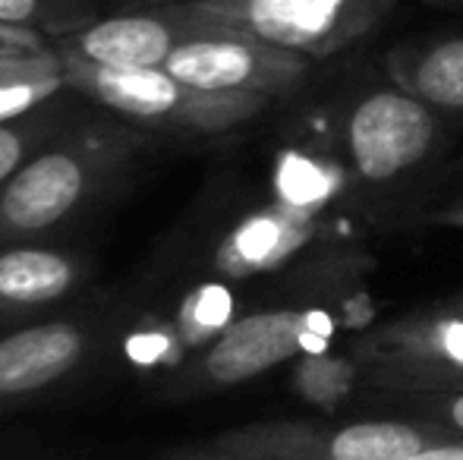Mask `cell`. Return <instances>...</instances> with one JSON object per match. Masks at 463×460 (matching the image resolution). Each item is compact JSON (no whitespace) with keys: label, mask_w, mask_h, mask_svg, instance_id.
<instances>
[{"label":"cell","mask_w":463,"mask_h":460,"mask_svg":"<svg viewBox=\"0 0 463 460\" xmlns=\"http://www.w3.org/2000/svg\"><path fill=\"white\" fill-rule=\"evenodd\" d=\"M63 89H67L63 67L4 80L0 82V123L16 120V117L35 111L38 105H44V101H51L54 95H61Z\"/></svg>","instance_id":"obj_21"},{"label":"cell","mask_w":463,"mask_h":460,"mask_svg":"<svg viewBox=\"0 0 463 460\" xmlns=\"http://www.w3.org/2000/svg\"><path fill=\"white\" fill-rule=\"evenodd\" d=\"M63 67L54 48L42 51V54H19V57H0V82L13 80V76H29L42 73V70H57Z\"/></svg>","instance_id":"obj_22"},{"label":"cell","mask_w":463,"mask_h":460,"mask_svg":"<svg viewBox=\"0 0 463 460\" xmlns=\"http://www.w3.org/2000/svg\"><path fill=\"white\" fill-rule=\"evenodd\" d=\"M394 413L422 419L429 426L451 432L463 438V388H445V391H391Z\"/></svg>","instance_id":"obj_20"},{"label":"cell","mask_w":463,"mask_h":460,"mask_svg":"<svg viewBox=\"0 0 463 460\" xmlns=\"http://www.w3.org/2000/svg\"><path fill=\"white\" fill-rule=\"evenodd\" d=\"M366 381L360 356H341V353H303L297 356L290 372V385L299 398L316 410H335L350 394Z\"/></svg>","instance_id":"obj_18"},{"label":"cell","mask_w":463,"mask_h":460,"mask_svg":"<svg viewBox=\"0 0 463 460\" xmlns=\"http://www.w3.org/2000/svg\"><path fill=\"white\" fill-rule=\"evenodd\" d=\"M61 63L67 89L148 133L221 136L256 120L275 101L246 92H208L189 86L165 67L108 70L73 57H61Z\"/></svg>","instance_id":"obj_2"},{"label":"cell","mask_w":463,"mask_h":460,"mask_svg":"<svg viewBox=\"0 0 463 460\" xmlns=\"http://www.w3.org/2000/svg\"><path fill=\"white\" fill-rule=\"evenodd\" d=\"M101 19L98 0H0V25L25 29L57 42Z\"/></svg>","instance_id":"obj_19"},{"label":"cell","mask_w":463,"mask_h":460,"mask_svg":"<svg viewBox=\"0 0 463 460\" xmlns=\"http://www.w3.org/2000/svg\"><path fill=\"white\" fill-rule=\"evenodd\" d=\"M439 142V111L394 82L363 92L341 120V161L350 186L372 192L407 186L435 158Z\"/></svg>","instance_id":"obj_4"},{"label":"cell","mask_w":463,"mask_h":460,"mask_svg":"<svg viewBox=\"0 0 463 460\" xmlns=\"http://www.w3.org/2000/svg\"><path fill=\"white\" fill-rule=\"evenodd\" d=\"M152 133L117 114L82 111L0 186V246L51 243L129 177Z\"/></svg>","instance_id":"obj_1"},{"label":"cell","mask_w":463,"mask_h":460,"mask_svg":"<svg viewBox=\"0 0 463 460\" xmlns=\"http://www.w3.org/2000/svg\"><path fill=\"white\" fill-rule=\"evenodd\" d=\"M214 16H208L195 0L180 4L133 6V10L101 16L98 23L73 32L67 38L51 42L61 57H73L82 63L108 70H152L165 67L167 57L189 38L218 29Z\"/></svg>","instance_id":"obj_10"},{"label":"cell","mask_w":463,"mask_h":460,"mask_svg":"<svg viewBox=\"0 0 463 460\" xmlns=\"http://www.w3.org/2000/svg\"><path fill=\"white\" fill-rule=\"evenodd\" d=\"M429 221L432 224H445V228H460L463 230V196L454 199V202L441 205V209H435L432 215H429Z\"/></svg>","instance_id":"obj_25"},{"label":"cell","mask_w":463,"mask_h":460,"mask_svg":"<svg viewBox=\"0 0 463 460\" xmlns=\"http://www.w3.org/2000/svg\"><path fill=\"white\" fill-rule=\"evenodd\" d=\"M117 309H63L0 332V417L80 379L108 350Z\"/></svg>","instance_id":"obj_6"},{"label":"cell","mask_w":463,"mask_h":460,"mask_svg":"<svg viewBox=\"0 0 463 460\" xmlns=\"http://www.w3.org/2000/svg\"><path fill=\"white\" fill-rule=\"evenodd\" d=\"M316 237V218L280 202L246 211L231 224L208 252V271L224 281H250L287 265Z\"/></svg>","instance_id":"obj_12"},{"label":"cell","mask_w":463,"mask_h":460,"mask_svg":"<svg viewBox=\"0 0 463 460\" xmlns=\"http://www.w3.org/2000/svg\"><path fill=\"white\" fill-rule=\"evenodd\" d=\"M167 313H171L174 325H177L180 338L193 356L212 341H218L243 315L233 281H224V277H208V281L186 287Z\"/></svg>","instance_id":"obj_16"},{"label":"cell","mask_w":463,"mask_h":460,"mask_svg":"<svg viewBox=\"0 0 463 460\" xmlns=\"http://www.w3.org/2000/svg\"><path fill=\"white\" fill-rule=\"evenodd\" d=\"M391 82L445 114H463V35L397 44L384 57Z\"/></svg>","instance_id":"obj_14"},{"label":"cell","mask_w":463,"mask_h":460,"mask_svg":"<svg viewBox=\"0 0 463 460\" xmlns=\"http://www.w3.org/2000/svg\"><path fill=\"white\" fill-rule=\"evenodd\" d=\"M95 258L61 243L0 246V332L70 309L89 290Z\"/></svg>","instance_id":"obj_11"},{"label":"cell","mask_w":463,"mask_h":460,"mask_svg":"<svg viewBox=\"0 0 463 460\" xmlns=\"http://www.w3.org/2000/svg\"><path fill=\"white\" fill-rule=\"evenodd\" d=\"M80 95L73 89H63L51 101L38 105L35 111L16 117V120L0 123V186L44 146L54 139L61 129H67L82 114Z\"/></svg>","instance_id":"obj_17"},{"label":"cell","mask_w":463,"mask_h":460,"mask_svg":"<svg viewBox=\"0 0 463 460\" xmlns=\"http://www.w3.org/2000/svg\"><path fill=\"white\" fill-rule=\"evenodd\" d=\"M208 16L262 42L322 61L391 13L394 0H195Z\"/></svg>","instance_id":"obj_8"},{"label":"cell","mask_w":463,"mask_h":460,"mask_svg":"<svg viewBox=\"0 0 463 460\" xmlns=\"http://www.w3.org/2000/svg\"><path fill=\"white\" fill-rule=\"evenodd\" d=\"M451 438L458 436L403 413L350 423L262 419L218 432L208 451L237 460H401Z\"/></svg>","instance_id":"obj_3"},{"label":"cell","mask_w":463,"mask_h":460,"mask_svg":"<svg viewBox=\"0 0 463 460\" xmlns=\"http://www.w3.org/2000/svg\"><path fill=\"white\" fill-rule=\"evenodd\" d=\"M366 385L375 391L463 388V300L375 328L356 344Z\"/></svg>","instance_id":"obj_7"},{"label":"cell","mask_w":463,"mask_h":460,"mask_svg":"<svg viewBox=\"0 0 463 460\" xmlns=\"http://www.w3.org/2000/svg\"><path fill=\"white\" fill-rule=\"evenodd\" d=\"M174 460H237V457H227V455H218V451H208V455H186V457H174Z\"/></svg>","instance_id":"obj_26"},{"label":"cell","mask_w":463,"mask_h":460,"mask_svg":"<svg viewBox=\"0 0 463 460\" xmlns=\"http://www.w3.org/2000/svg\"><path fill=\"white\" fill-rule=\"evenodd\" d=\"M127 4H133V6H139V4L155 6V4H180V0H127Z\"/></svg>","instance_id":"obj_27"},{"label":"cell","mask_w":463,"mask_h":460,"mask_svg":"<svg viewBox=\"0 0 463 460\" xmlns=\"http://www.w3.org/2000/svg\"><path fill=\"white\" fill-rule=\"evenodd\" d=\"M165 70L208 92H246L284 99L312 73V57L262 42L250 32L218 25L189 38L167 57Z\"/></svg>","instance_id":"obj_9"},{"label":"cell","mask_w":463,"mask_h":460,"mask_svg":"<svg viewBox=\"0 0 463 460\" xmlns=\"http://www.w3.org/2000/svg\"><path fill=\"white\" fill-rule=\"evenodd\" d=\"M331 334L322 309H259L243 313L218 341L189 356L174 379L161 385L165 400H193L202 394L246 385L303 353H316Z\"/></svg>","instance_id":"obj_5"},{"label":"cell","mask_w":463,"mask_h":460,"mask_svg":"<svg viewBox=\"0 0 463 460\" xmlns=\"http://www.w3.org/2000/svg\"><path fill=\"white\" fill-rule=\"evenodd\" d=\"M51 44L42 35L13 25H0V57H19V54H42Z\"/></svg>","instance_id":"obj_23"},{"label":"cell","mask_w":463,"mask_h":460,"mask_svg":"<svg viewBox=\"0 0 463 460\" xmlns=\"http://www.w3.org/2000/svg\"><path fill=\"white\" fill-rule=\"evenodd\" d=\"M350 190V174L341 158L312 148H287L275 164V202L318 218Z\"/></svg>","instance_id":"obj_15"},{"label":"cell","mask_w":463,"mask_h":460,"mask_svg":"<svg viewBox=\"0 0 463 460\" xmlns=\"http://www.w3.org/2000/svg\"><path fill=\"white\" fill-rule=\"evenodd\" d=\"M108 350L127 375L165 385L189 362V350L174 325L171 313L158 306L117 309Z\"/></svg>","instance_id":"obj_13"},{"label":"cell","mask_w":463,"mask_h":460,"mask_svg":"<svg viewBox=\"0 0 463 460\" xmlns=\"http://www.w3.org/2000/svg\"><path fill=\"white\" fill-rule=\"evenodd\" d=\"M401 460H463V438H451V442L432 445V448L416 451V455L401 457Z\"/></svg>","instance_id":"obj_24"}]
</instances>
